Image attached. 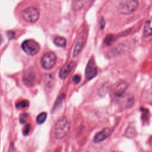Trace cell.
I'll return each mask as SVG.
<instances>
[{
    "instance_id": "obj_15",
    "label": "cell",
    "mask_w": 152,
    "mask_h": 152,
    "mask_svg": "<svg viewBox=\"0 0 152 152\" xmlns=\"http://www.w3.org/2000/svg\"><path fill=\"white\" fill-rule=\"evenodd\" d=\"M151 35V21L148 20L146 21L144 28V37H148Z\"/></svg>"
},
{
    "instance_id": "obj_5",
    "label": "cell",
    "mask_w": 152,
    "mask_h": 152,
    "mask_svg": "<svg viewBox=\"0 0 152 152\" xmlns=\"http://www.w3.org/2000/svg\"><path fill=\"white\" fill-rule=\"evenodd\" d=\"M56 61V57L54 53L48 52L45 53L41 58L40 64L45 69L52 68Z\"/></svg>"
},
{
    "instance_id": "obj_25",
    "label": "cell",
    "mask_w": 152,
    "mask_h": 152,
    "mask_svg": "<svg viewBox=\"0 0 152 152\" xmlns=\"http://www.w3.org/2000/svg\"><path fill=\"white\" fill-rule=\"evenodd\" d=\"M86 152H88V151H86Z\"/></svg>"
},
{
    "instance_id": "obj_18",
    "label": "cell",
    "mask_w": 152,
    "mask_h": 152,
    "mask_svg": "<svg viewBox=\"0 0 152 152\" xmlns=\"http://www.w3.org/2000/svg\"><path fill=\"white\" fill-rule=\"evenodd\" d=\"M29 105V102L27 100H23L20 101L17 104H16V107L17 108H25Z\"/></svg>"
},
{
    "instance_id": "obj_20",
    "label": "cell",
    "mask_w": 152,
    "mask_h": 152,
    "mask_svg": "<svg viewBox=\"0 0 152 152\" xmlns=\"http://www.w3.org/2000/svg\"><path fill=\"white\" fill-rule=\"evenodd\" d=\"M72 80L74 82V83L78 84L81 80V77L79 75H75L72 78Z\"/></svg>"
},
{
    "instance_id": "obj_14",
    "label": "cell",
    "mask_w": 152,
    "mask_h": 152,
    "mask_svg": "<svg viewBox=\"0 0 152 152\" xmlns=\"http://www.w3.org/2000/svg\"><path fill=\"white\" fill-rule=\"evenodd\" d=\"M53 42H54L55 45L59 47H64V46H65V45L66 44V39L64 37H61V36L55 37Z\"/></svg>"
},
{
    "instance_id": "obj_2",
    "label": "cell",
    "mask_w": 152,
    "mask_h": 152,
    "mask_svg": "<svg viewBox=\"0 0 152 152\" xmlns=\"http://www.w3.org/2000/svg\"><path fill=\"white\" fill-rule=\"evenodd\" d=\"M138 6V0H121L119 3L118 10L122 14H130L137 10Z\"/></svg>"
},
{
    "instance_id": "obj_7",
    "label": "cell",
    "mask_w": 152,
    "mask_h": 152,
    "mask_svg": "<svg viewBox=\"0 0 152 152\" xmlns=\"http://www.w3.org/2000/svg\"><path fill=\"white\" fill-rule=\"evenodd\" d=\"M74 62L70 61L69 62L66 63L60 69L59 71V77L62 79H65L70 74L71 71H72L74 66Z\"/></svg>"
},
{
    "instance_id": "obj_9",
    "label": "cell",
    "mask_w": 152,
    "mask_h": 152,
    "mask_svg": "<svg viewBox=\"0 0 152 152\" xmlns=\"http://www.w3.org/2000/svg\"><path fill=\"white\" fill-rule=\"evenodd\" d=\"M110 134H111L110 129L109 128H105L102 131L96 134V135L94 137L93 141L94 142H96V143L100 142L106 140L107 138H108Z\"/></svg>"
},
{
    "instance_id": "obj_8",
    "label": "cell",
    "mask_w": 152,
    "mask_h": 152,
    "mask_svg": "<svg viewBox=\"0 0 152 152\" xmlns=\"http://www.w3.org/2000/svg\"><path fill=\"white\" fill-rule=\"evenodd\" d=\"M36 76L34 72L31 70L26 71L23 76V81L24 83L27 86H32L35 81Z\"/></svg>"
},
{
    "instance_id": "obj_17",
    "label": "cell",
    "mask_w": 152,
    "mask_h": 152,
    "mask_svg": "<svg viewBox=\"0 0 152 152\" xmlns=\"http://www.w3.org/2000/svg\"><path fill=\"white\" fill-rule=\"evenodd\" d=\"M47 118V113L46 112L40 113L36 118V122L39 124H43Z\"/></svg>"
},
{
    "instance_id": "obj_21",
    "label": "cell",
    "mask_w": 152,
    "mask_h": 152,
    "mask_svg": "<svg viewBox=\"0 0 152 152\" xmlns=\"http://www.w3.org/2000/svg\"><path fill=\"white\" fill-rule=\"evenodd\" d=\"M113 37L112 35H109L107 37H106V40H105V42L107 45H110L111 43V42L113 41Z\"/></svg>"
},
{
    "instance_id": "obj_3",
    "label": "cell",
    "mask_w": 152,
    "mask_h": 152,
    "mask_svg": "<svg viewBox=\"0 0 152 152\" xmlns=\"http://www.w3.org/2000/svg\"><path fill=\"white\" fill-rule=\"evenodd\" d=\"M21 48L27 55L33 56L37 53V52L39 51L40 46L39 44L34 40L28 39L23 42Z\"/></svg>"
},
{
    "instance_id": "obj_24",
    "label": "cell",
    "mask_w": 152,
    "mask_h": 152,
    "mask_svg": "<svg viewBox=\"0 0 152 152\" xmlns=\"http://www.w3.org/2000/svg\"><path fill=\"white\" fill-rule=\"evenodd\" d=\"M1 40H2V39H1V36L0 35V44H1Z\"/></svg>"
},
{
    "instance_id": "obj_16",
    "label": "cell",
    "mask_w": 152,
    "mask_h": 152,
    "mask_svg": "<svg viewBox=\"0 0 152 152\" xmlns=\"http://www.w3.org/2000/svg\"><path fill=\"white\" fill-rule=\"evenodd\" d=\"M125 136L129 138H133L136 135V131L133 126H129L126 129V131L125 132Z\"/></svg>"
},
{
    "instance_id": "obj_6",
    "label": "cell",
    "mask_w": 152,
    "mask_h": 152,
    "mask_svg": "<svg viewBox=\"0 0 152 152\" xmlns=\"http://www.w3.org/2000/svg\"><path fill=\"white\" fill-rule=\"evenodd\" d=\"M97 72V68L95 61L93 59H91L86 66L85 71V77L87 80H90L94 78Z\"/></svg>"
},
{
    "instance_id": "obj_13",
    "label": "cell",
    "mask_w": 152,
    "mask_h": 152,
    "mask_svg": "<svg viewBox=\"0 0 152 152\" xmlns=\"http://www.w3.org/2000/svg\"><path fill=\"white\" fill-rule=\"evenodd\" d=\"M84 0H72V8L74 11H78L82 8L84 5Z\"/></svg>"
},
{
    "instance_id": "obj_22",
    "label": "cell",
    "mask_w": 152,
    "mask_h": 152,
    "mask_svg": "<svg viewBox=\"0 0 152 152\" xmlns=\"http://www.w3.org/2000/svg\"><path fill=\"white\" fill-rule=\"evenodd\" d=\"M14 144L12 142H11L10 145V147H9V150H8V152H14Z\"/></svg>"
},
{
    "instance_id": "obj_19",
    "label": "cell",
    "mask_w": 152,
    "mask_h": 152,
    "mask_svg": "<svg viewBox=\"0 0 152 152\" xmlns=\"http://www.w3.org/2000/svg\"><path fill=\"white\" fill-rule=\"evenodd\" d=\"M30 129H31V126L30 124H27L26 125V126H25V128H24V130H23V134L24 135H27L30 131Z\"/></svg>"
},
{
    "instance_id": "obj_11",
    "label": "cell",
    "mask_w": 152,
    "mask_h": 152,
    "mask_svg": "<svg viewBox=\"0 0 152 152\" xmlns=\"http://www.w3.org/2000/svg\"><path fill=\"white\" fill-rule=\"evenodd\" d=\"M83 46V39H78L75 45L74 52H73V56H77L80 52H81L82 48Z\"/></svg>"
},
{
    "instance_id": "obj_23",
    "label": "cell",
    "mask_w": 152,
    "mask_h": 152,
    "mask_svg": "<svg viewBox=\"0 0 152 152\" xmlns=\"http://www.w3.org/2000/svg\"><path fill=\"white\" fill-rule=\"evenodd\" d=\"M8 37L10 39H12V37H14V33L12 31H9L8 33Z\"/></svg>"
},
{
    "instance_id": "obj_4",
    "label": "cell",
    "mask_w": 152,
    "mask_h": 152,
    "mask_svg": "<svg viewBox=\"0 0 152 152\" xmlns=\"http://www.w3.org/2000/svg\"><path fill=\"white\" fill-rule=\"evenodd\" d=\"M22 17L27 22L34 23L39 18V12L34 7H28L22 11Z\"/></svg>"
},
{
    "instance_id": "obj_12",
    "label": "cell",
    "mask_w": 152,
    "mask_h": 152,
    "mask_svg": "<svg viewBox=\"0 0 152 152\" xmlns=\"http://www.w3.org/2000/svg\"><path fill=\"white\" fill-rule=\"evenodd\" d=\"M55 83V77L53 74H48L46 75L45 78V83L48 87H51L53 86Z\"/></svg>"
},
{
    "instance_id": "obj_1",
    "label": "cell",
    "mask_w": 152,
    "mask_h": 152,
    "mask_svg": "<svg viewBox=\"0 0 152 152\" xmlns=\"http://www.w3.org/2000/svg\"><path fill=\"white\" fill-rule=\"evenodd\" d=\"M70 124L68 119L64 117L57 121L55 125V134L58 139L64 138L68 134Z\"/></svg>"
},
{
    "instance_id": "obj_10",
    "label": "cell",
    "mask_w": 152,
    "mask_h": 152,
    "mask_svg": "<svg viewBox=\"0 0 152 152\" xmlns=\"http://www.w3.org/2000/svg\"><path fill=\"white\" fill-rule=\"evenodd\" d=\"M128 87V84L125 81H122L118 83L117 86L115 88V94L117 96H121L123 95V94L125 93L126 88Z\"/></svg>"
}]
</instances>
